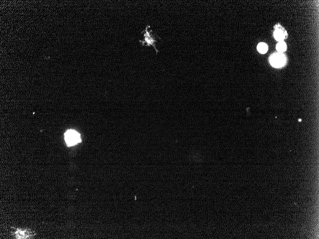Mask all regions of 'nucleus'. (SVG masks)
<instances>
[{"mask_svg": "<svg viewBox=\"0 0 319 239\" xmlns=\"http://www.w3.org/2000/svg\"><path fill=\"white\" fill-rule=\"evenodd\" d=\"M65 138L68 146H73L81 142L80 135L74 130H69L65 133Z\"/></svg>", "mask_w": 319, "mask_h": 239, "instance_id": "nucleus-2", "label": "nucleus"}, {"mask_svg": "<svg viewBox=\"0 0 319 239\" xmlns=\"http://www.w3.org/2000/svg\"><path fill=\"white\" fill-rule=\"evenodd\" d=\"M257 48H258V50L259 51L260 53L264 54V53H265L267 52V51H268V46H267V45L266 44L261 43H260V44L258 45Z\"/></svg>", "mask_w": 319, "mask_h": 239, "instance_id": "nucleus-4", "label": "nucleus"}, {"mask_svg": "<svg viewBox=\"0 0 319 239\" xmlns=\"http://www.w3.org/2000/svg\"><path fill=\"white\" fill-rule=\"evenodd\" d=\"M271 64L275 67L283 66L285 63V59L282 54H276L273 55L270 60Z\"/></svg>", "mask_w": 319, "mask_h": 239, "instance_id": "nucleus-3", "label": "nucleus"}, {"mask_svg": "<svg viewBox=\"0 0 319 239\" xmlns=\"http://www.w3.org/2000/svg\"><path fill=\"white\" fill-rule=\"evenodd\" d=\"M277 49L280 52L284 51L286 49V45L284 42H281L277 45Z\"/></svg>", "mask_w": 319, "mask_h": 239, "instance_id": "nucleus-6", "label": "nucleus"}, {"mask_svg": "<svg viewBox=\"0 0 319 239\" xmlns=\"http://www.w3.org/2000/svg\"><path fill=\"white\" fill-rule=\"evenodd\" d=\"M275 38L277 40L280 41L282 40L284 38V35L282 31L281 30H277L274 33Z\"/></svg>", "mask_w": 319, "mask_h": 239, "instance_id": "nucleus-5", "label": "nucleus"}, {"mask_svg": "<svg viewBox=\"0 0 319 239\" xmlns=\"http://www.w3.org/2000/svg\"><path fill=\"white\" fill-rule=\"evenodd\" d=\"M150 27V26L147 25L145 29L141 32V34H143V40H140V43H141L142 46L144 47H150L152 46L156 52V54H157L159 52V51L156 47V43L157 42L156 36H157L153 35V31L152 30L149 31L148 29Z\"/></svg>", "mask_w": 319, "mask_h": 239, "instance_id": "nucleus-1", "label": "nucleus"}]
</instances>
